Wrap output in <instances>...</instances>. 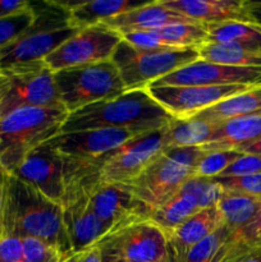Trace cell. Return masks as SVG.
I'll list each match as a JSON object with an SVG mask.
<instances>
[{
  "label": "cell",
  "mask_w": 261,
  "mask_h": 262,
  "mask_svg": "<svg viewBox=\"0 0 261 262\" xmlns=\"http://www.w3.org/2000/svg\"><path fill=\"white\" fill-rule=\"evenodd\" d=\"M210 42L228 43L261 54V25L253 22H224L204 25Z\"/></svg>",
  "instance_id": "cell-24"
},
{
  "label": "cell",
  "mask_w": 261,
  "mask_h": 262,
  "mask_svg": "<svg viewBox=\"0 0 261 262\" xmlns=\"http://www.w3.org/2000/svg\"><path fill=\"white\" fill-rule=\"evenodd\" d=\"M196 60H199L197 49L140 50L124 40L120 41L112 56L125 91L146 90L159 79Z\"/></svg>",
  "instance_id": "cell-7"
},
{
  "label": "cell",
  "mask_w": 261,
  "mask_h": 262,
  "mask_svg": "<svg viewBox=\"0 0 261 262\" xmlns=\"http://www.w3.org/2000/svg\"><path fill=\"white\" fill-rule=\"evenodd\" d=\"M33 20H35L33 5L27 12L0 19V51L15 38L19 37L32 25Z\"/></svg>",
  "instance_id": "cell-35"
},
{
  "label": "cell",
  "mask_w": 261,
  "mask_h": 262,
  "mask_svg": "<svg viewBox=\"0 0 261 262\" xmlns=\"http://www.w3.org/2000/svg\"><path fill=\"white\" fill-rule=\"evenodd\" d=\"M95 246L127 262H169L165 233L147 219L113 229Z\"/></svg>",
  "instance_id": "cell-10"
},
{
  "label": "cell",
  "mask_w": 261,
  "mask_h": 262,
  "mask_svg": "<svg viewBox=\"0 0 261 262\" xmlns=\"http://www.w3.org/2000/svg\"><path fill=\"white\" fill-rule=\"evenodd\" d=\"M261 86V67H232L206 60L177 69L150 86Z\"/></svg>",
  "instance_id": "cell-14"
},
{
  "label": "cell",
  "mask_w": 261,
  "mask_h": 262,
  "mask_svg": "<svg viewBox=\"0 0 261 262\" xmlns=\"http://www.w3.org/2000/svg\"><path fill=\"white\" fill-rule=\"evenodd\" d=\"M63 107H20L0 118V171L10 174L26 156L60 133Z\"/></svg>",
  "instance_id": "cell-4"
},
{
  "label": "cell",
  "mask_w": 261,
  "mask_h": 262,
  "mask_svg": "<svg viewBox=\"0 0 261 262\" xmlns=\"http://www.w3.org/2000/svg\"><path fill=\"white\" fill-rule=\"evenodd\" d=\"M241 155L242 152L235 150L205 151L202 158L197 163L194 176L210 179L216 178Z\"/></svg>",
  "instance_id": "cell-32"
},
{
  "label": "cell",
  "mask_w": 261,
  "mask_h": 262,
  "mask_svg": "<svg viewBox=\"0 0 261 262\" xmlns=\"http://www.w3.org/2000/svg\"><path fill=\"white\" fill-rule=\"evenodd\" d=\"M261 173V156L242 154L219 177H242Z\"/></svg>",
  "instance_id": "cell-36"
},
{
  "label": "cell",
  "mask_w": 261,
  "mask_h": 262,
  "mask_svg": "<svg viewBox=\"0 0 261 262\" xmlns=\"http://www.w3.org/2000/svg\"><path fill=\"white\" fill-rule=\"evenodd\" d=\"M9 84H10L9 76H7V74L0 72V102L3 101V99H4L5 95H7L8 90H9Z\"/></svg>",
  "instance_id": "cell-40"
},
{
  "label": "cell",
  "mask_w": 261,
  "mask_h": 262,
  "mask_svg": "<svg viewBox=\"0 0 261 262\" xmlns=\"http://www.w3.org/2000/svg\"><path fill=\"white\" fill-rule=\"evenodd\" d=\"M122 35L102 25L82 28L44 59L53 72L112 60Z\"/></svg>",
  "instance_id": "cell-11"
},
{
  "label": "cell",
  "mask_w": 261,
  "mask_h": 262,
  "mask_svg": "<svg viewBox=\"0 0 261 262\" xmlns=\"http://www.w3.org/2000/svg\"><path fill=\"white\" fill-rule=\"evenodd\" d=\"M5 186L2 233L33 238L56 248L64 257L72 255L63 223L61 205L46 199L28 184L3 173Z\"/></svg>",
  "instance_id": "cell-1"
},
{
  "label": "cell",
  "mask_w": 261,
  "mask_h": 262,
  "mask_svg": "<svg viewBox=\"0 0 261 262\" xmlns=\"http://www.w3.org/2000/svg\"><path fill=\"white\" fill-rule=\"evenodd\" d=\"M7 76L10 84L0 102V118L20 107H63L59 101L54 72L45 63Z\"/></svg>",
  "instance_id": "cell-13"
},
{
  "label": "cell",
  "mask_w": 261,
  "mask_h": 262,
  "mask_svg": "<svg viewBox=\"0 0 261 262\" xmlns=\"http://www.w3.org/2000/svg\"><path fill=\"white\" fill-rule=\"evenodd\" d=\"M252 86H148L146 91L176 119H188L202 110L214 106L230 96L245 92Z\"/></svg>",
  "instance_id": "cell-12"
},
{
  "label": "cell",
  "mask_w": 261,
  "mask_h": 262,
  "mask_svg": "<svg viewBox=\"0 0 261 262\" xmlns=\"http://www.w3.org/2000/svg\"><path fill=\"white\" fill-rule=\"evenodd\" d=\"M102 253V262H127L125 260H123L122 257H119V256H115V255H112V253H105V252H101Z\"/></svg>",
  "instance_id": "cell-45"
},
{
  "label": "cell",
  "mask_w": 261,
  "mask_h": 262,
  "mask_svg": "<svg viewBox=\"0 0 261 262\" xmlns=\"http://www.w3.org/2000/svg\"><path fill=\"white\" fill-rule=\"evenodd\" d=\"M199 59L232 67H261V54L228 43L207 41L197 49Z\"/></svg>",
  "instance_id": "cell-29"
},
{
  "label": "cell",
  "mask_w": 261,
  "mask_h": 262,
  "mask_svg": "<svg viewBox=\"0 0 261 262\" xmlns=\"http://www.w3.org/2000/svg\"><path fill=\"white\" fill-rule=\"evenodd\" d=\"M54 81L59 101L68 114L125 92L112 60L54 72Z\"/></svg>",
  "instance_id": "cell-6"
},
{
  "label": "cell",
  "mask_w": 261,
  "mask_h": 262,
  "mask_svg": "<svg viewBox=\"0 0 261 262\" xmlns=\"http://www.w3.org/2000/svg\"><path fill=\"white\" fill-rule=\"evenodd\" d=\"M168 9L201 25L256 22L247 0H159Z\"/></svg>",
  "instance_id": "cell-18"
},
{
  "label": "cell",
  "mask_w": 261,
  "mask_h": 262,
  "mask_svg": "<svg viewBox=\"0 0 261 262\" xmlns=\"http://www.w3.org/2000/svg\"><path fill=\"white\" fill-rule=\"evenodd\" d=\"M181 191L193 197L201 210L215 206L223 193L222 188L212 179L196 176L189 178Z\"/></svg>",
  "instance_id": "cell-33"
},
{
  "label": "cell",
  "mask_w": 261,
  "mask_h": 262,
  "mask_svg": "<svg viewBox=\"0 0 261 262\" xmlns=\"http://www.w3.org/2000/svg\"><path fill=\"white\" fill-rule=\"evenodd\" d=\"M0 262H26L20 238L0 234Z\"/></svg>",
  "instance_id": "cell-37"
},
{
  "label": "cell",
  "mask_w": 261,
  "mask_h": 262,
  "mask_svg": "<svg viewBox=\"0 0 261 262\" xmlns=\"http://www.w3.org/2000/svg\"><path fill=\"white\" fill-rule=\"evenodd\" d=\"M4 197H5V186L4 177L0 171V233H2V220H3V210H4Z\"/></svg>",
  "instance_id": "cell-41"
},
{
  "label": "cell",
  "mask_w": 261,
  "mask_h": 262,
  "mask_svg": "<svg viewBox=\"0 0 261 262\" xmlns=\"http://www.w3.org/2000/svg\"><path fill=\"white\" fill-rule=\"evenodd\" d=\"M64 262H102V253L97 246L69 255Z\"/></svg>",
  "instance_id": "cell-39"
},
{
  "label": "cell",
  "mask_w": 261,
  "mask_h": 262,
  "mask_svg": "<svg viewBox=\"0 0 261 262\" xmlns=\"http://www.w3.org/2000/svg\"><path fill=\"white\" fill-rule=\"evenodd\" d=\"M174 119L146 90H135L68 114L60 133L106 128L159 129Z\"/></svg>",
  "instance_id": "cell-2"
},
{
  "label": "cell",
  "mask_w": 261,
  "mask_h": 262,
  "mask_svg": "<svg viewBox=\"0 0 261 262\" xmlns=\"http://www.w3.org/2000/svg\"><path fill=\"white\" fill-rule=\"evenodd\" d=\"M242 154H253V155L261 156V138H258L257 141H255L253 143H251L248 147H246L245 150L241 151Z\"/></svg>",
  "instance_id": "cell-42"
},
{
  "label": "cell",
  "mask_w": 261,
  "mask_h": 262,
  "mask_svg": "<svg viewBox=\"0 0 261 262\" xmlns=\"http://www.w3.org/2000/svg\"><path fill=\"white\" fill-rule=\"evenodd\" d=\"M232 234V230L222 224L215 232L204 238L189 251L184 262H214L219 250Z\"/></svg>",
  "instance_id": "cell-31"
},
{
  "label": "cell",
  "mask_w": 261,
  "mask_h": 262,
  "mask_svg": "<svg viewBox=\"0 0 261 262\" xmlns=\"http://www.w3.org/2000/svg\"><path fill=\"white\" fill-rule=\"evenodd\" d=\"M261 250V210L255 219L233 233L223 245L214 262H238L246 256Z\"/></svg>",
  "instance_id": "cell-28"
},
{
  "label": "cell",
  "mask_w": 261,
  "mask_h": 262,
  "mask_svg": "<svg viewBox=\"0 0 261 262\" xmlns=\"http://www.w3.org/2000/svg\"><path fill=\"white\" fill-rule=\"evenodd\" d=\"M205 151L201 147H169L136 178L120 186L153 211L176 196L194 176Z\"/></svg>",
  "instance_id": "cell-5"
},
{
  "label": "cell",
  "mask_w": 261,
  "mask_h": 262,
  "mask_svg": "<svg viewBox=\"0 0 261 262\" xmlns=\"http://www.w3.org/2000/svg\"><path fill=\"white\" fill-rule=\"evenodd\" d=\"M223 224L216 206L200 210L166 235L169 262H184L189 251Z\"/></svg>",
  "instance_id": "cell-19"
},
{
  "label": "cell",
  "mask_w": 261,
  "mask_h": 262,
  "mask_svg": "<svg viewBox=\"0 0 261 262\" xmlns=\"http://www.w3.org/2000/svg\"><path fill=\"white\" fill-rule=\"evenodd\" d=\"M238 262H261V250L246 256V257H243L242 260H240Z\"/></svg>",
  "instance_id": "cell-44"
},
{
  "label": "cell",
  "mask_w": 261,
  "mask_h": 262,
  "mask_svg": "<svg viewBox=\"0 0 261 262\" xmlns=\"http://www.w3.org/2000/svg\"><path fill=\"white\" fill-rule=\"evenodd\" d=\"M89 196L92 210L105 225L107 233L128 223L147 219L151 212L120 184L99 181L90 189Z\"/></svg>",
  "instance_id": "cell-17"
},
{
  "label": "cell",
  "mask_w": 261,
  "mask_h": 262,
  "mask_svg": "<svg viewBox=\"0 0 261 262\" xmlns=\"http://www.w3.org/2000/svg\"><path fill=\"white\" fill-rule=\"evenodd\" d=\"M33 5V4H32ZM35 8V20L14 41L0 51V72L13 74L44 63V59L78 30L69 27L67 3H45Z\"/></svg>",
  "instance_id": "cell-3"
},
{
  "label": "cell",
  "mask_w": 261,
  "mask_h": 262,
  "mask_svg": "<svg viewBox=\"0 0 261 262\" xmlns=\"http://www.w3.org/2000/svg\"><path fill=\"white\" fill-rule=\"evenodd\" d=\"M154 129L142 128H106V129H90L79 132L58 133L49 145L67 158L99 159L112 152L129 141L130 138Z\"/></svg>",
  "instance_id": "cell-16"
},
{
  "label": "cell",
  "mask_w": 261,
  "mask_h": 262,
  "mask_svg": "<svg viewBox=\"0 0 261 262\" xmlns=\"http://www.w3.org/2000/svg\"><path fill=\"white\" fill-rule=\"evenodd\" d=\"M261 112V86L252 87L245 92L230 96L214 106L202 110L193 115L194 119L206 120L211 123H222L228 119Z\"/></svg>",
  "instance_id": "cell-23"
},
{
  "label": "cell",
  "mask_w": 261,
  "mask_h": 262,
  "mask_svg": "<svg viewBox=\"0 0 261 262\" xmlns=\"http://www.w3.org/2000/svg\"><path fill=\"white\" fill-rule=\"evenodd\" d=\"M168 148L166 125L130 138L112 152L94 159L99 169V181L123 184L132 181Z\"/></svg>",
  "instance_id": "cell-8"
},
{
  "label": "cell",
  "mask_w": 261,
  "mask_h": 262,
  "mask_svg": "<svg viewBox=\"0 0 261 262\" xmlns=\"http://www.w3.org/2000/svg\"><path fill=\"white\" fill-rule=\"evenodd\" d=\"M97 182V179L83 178L67 179L64 182L66 192L60 205L72 253L92 247L107 233L90 204L89 191Z\"/></svg>",
  "instance_id": "cell-9"
},
{
  "label": "cell",
  "mask_w": 261,
  "mask_h": 262,
  "mask_svg": "<svg viewBox=\"0 0 261 262\" xmlns=\"http://www.w3.org/2000/svg\"><path fill=\"white\" fill-rule=\"evenodd\" d=\"M215 206L223 224L235 233L255 219L261 210V200L245 194L223 192Z\"/></svg>",
  "instance_id": "cell-26"
},
{
  "label": "cell",
  "mask_w": 261,
  "mask_h": 262,
  "mask_svg": "<svg viewBox=\"0 0 261 262\" xmlns=\"http://www.w3.org/2000/svg\"><path fill=\"white\" fill-rule=\"evenodd\" d=\"M261 138V112L217 123L214 135L205 145L204 151H242Z\"/></svg>",
  "instance_id": "cell-21"
},
{
  "label": "cell",
  "mask_w": 261,
  "mask_h": 262,
  "mask_svg": "<svg viewBox=\"0 0 261 262\" xmlns=\"http://www.w3.org/2000/svg\"><path fill=\"white\" fill-rule=\"evenodd\" d=\"M200 210L201 209L193 197L186 192L179 191L176 196L154 209L147 220L168 235Z\"/></svg>",
  "instance_id": "cell-25"
},
{
  "label": "cell",
  "mask_w": 261,
  "mask_h": 262,
  "mask_svg": "<svg viewBox=\"0 0 261 262\" xmlns=\"http://www.w3.org/2000/svg\"><path fill=\"white\" fill-rule=\"evenodd\" d=\"M176 23H197L174 10L164 7L159 0L143 3L140 7L123 14L104 20L100 25L117 31L120 35L136 31H151ZM201 25V23H199Z\"/></svg>",
  "instance_id": "cell-20"
},
{
  "label": "cell",
  "mask_w": 261,
  "mask_h": 262,
  "mask_svg": "<svg viewBox=\"0 0 261 262\" xmlns=\"http://www.w3.org/2000/svg\"><path fill=\"white\" fill-rule=\"evenodd\" d=\"M148 32L173 49H199L209 41L206 28L199 23H176Z\"/></svg>",
  "instance_id": "cell-30"
},
{
  "label": "cell",
  "mask_w": 261,
  "mask_h": 262,
  "mask_svg": "<svg viewBox=\"0 0 261 262\" xmlns=\"http://www.w3.org/2000/svg\"><path fill=\"white\" fill-rule=\"evenodd\" d=\"M217 123L194 119H174L166 125V145L169 147H200L214 135Z\"/></svg>",
  "instance_id": "cell-27"
},
{
  "label": "cell",
  "mask_w": 261,
  "mask_h": 262,
  "mask_svg": "<svg viewBox=\"0 0 261 262\" xmlns=\"http://www.w3.org/2000/svg\"><path fill=\"white\" fill-rule=\"evenodd\" d=\"M32 8V4L26 0H0V19L20 14Z\"/></svg>",
  "instance_id": "cell-38"
},
{
  "label": "cell",
  "mask_w": 261,
  "mask_h": 262,
  "mask_svg": "<svg viewBox=\"0 0 261 262\" xmlns=\"http://www.w3.org/2000/svg\"><path fill=\"white\" fill-rule=\"evenodd\" d=\"M143 3L129 0H89V2L68 4L69 27L74 30L91 27L104 20L123 14L140 7Z\"/></svg>",
  "instance_id": "cell-22"
},
{
  "label": "cell",
  "mask_w": 261,
  "mask_h": 262,
  "mask_svg": "<svg viewBox=\"0 0 261 262\" xmlns=\"http://www.w3.org/2000/svg\"><path fill=\"white\" fill-rule=\"evenodd\" d=\"M212 181L223 192L245 194L261 200V173L242 177H216L212 178Z\"/></svg>",
  "instance_id": "cell-34"
},
{
  "label": "cell",
  "mask_w": 261,
  "mask_h": 262,
  "mask_svg": "<svg viewBox=\"0 0 261 262\" xmlns=\"http://www.w3.org/2000/svg\"><path fill=\"white\" fill-rule=\"evenodd\" d=\"M250 7L256 22L261 25V2H250Z\"/></svg>",
  "instance_id": "cell-43"
},
{
  "label": "cell",
  "mask_w": 261,
  "mask_h": 262,
  "mask_svg": "<svg viewBox=\"0 0 261 262\" xmlns=\"http://www.w3.org/2000/svg\"><path fill=\"white\" fill-rule=\"evenodd\" d=\"M9 176L31 186L53 202L60 205L63 201L64 158L48 142L31 151Z\"/></svg>",
  "instance_id": "cell-15"
}]
</instances>
